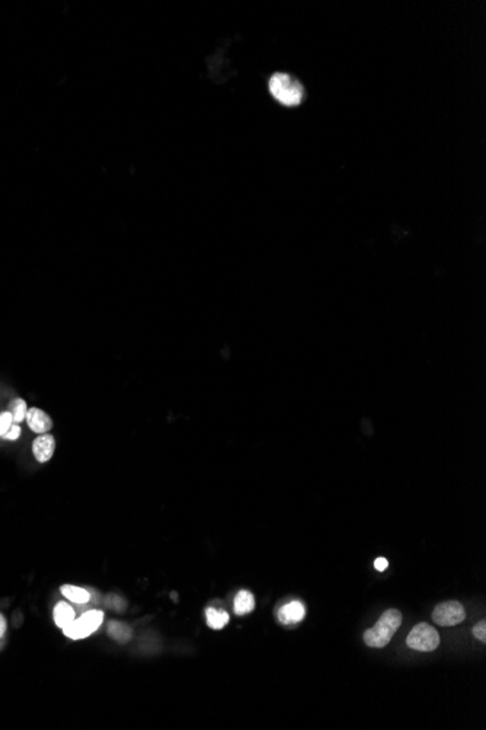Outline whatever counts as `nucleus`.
I'll return each mask as SVG.
<instances>
[{
  "mask_svg": "<svg viewBox=\"0 0 486 730\" xmlns=\"http://www.w3.org/2000/svg\"><path fill=\"white\" fill-rule=\"evenodd\" d=\"M12 424H13V420H12V414L9 411L0 413V438H2L9 430V427Z\"/></svg>",
  "mask_w": 486,
  "mask_h": 730,
  "instance_id": "obj_16",
  "label": "nucleus"
},
{
  "mask_svg": "<svg viewBox=\"0 0 486 730\" xmlns=\"http://www.w3.org/2000/svg\"><path fill=\"white\" fill-rule=\"evenodd\" d=\"M107 607L111 608V610H115V611H122L125 608V600L120 596H115V595H108L107 599Z\"/></svg>",
  "mask_w": 486,
  "mask_h": 730,
  "instance_id": "obj_15",
  "label": "nucleus"
},
{
  "mask_svg": "<svg viewBox=\"0 0 486 730\" xmlns=\"http://www.w3.org/2000/svg\"><path fill=\"white\" fill-rule=\"evenodd\" d=\"M207 615V624L213 630H221L228 622V614L226 611H220L216 608H209L206 611Z\"/></svg>",
  "mask_w": 486,
  "mask_h": 730,
  "instance_id": "obj_13",
  "label": "nucleus"
},
{
  "mask_svg": "<svg viewBox=\"0 0 486 730\" xmlns=\"http://www.w3.org/2000/svg\"><path fill=\"white\" fill-rule=\"evenodd\" d=\"M25 420H27L30 429L37 435L48 433L53 429V420H51V417L45 411L40 409H30Z\"/></svg>",
  "mask_w": 486,
  "mask_h": 730,
  "instance_id": "obj_7",
  "label": "nucleus"
},
{
  "mask_svg": "<svg viewBox=\"0 0 486 730\" xmlns=\"http://www.w3.org/2000/svg\"><path fill=\"white\" fill-rule=\"evenodd\" d=\"M432 620L439 625L453 627L466 620V611L463 605L457 600L443 602L432 611Z\"/></svg>",
  "mask_w": 486,
  "mask_h": 730,
  "instance_id": "obj_5",
  "label": "nucleus"
},
{
  "mask_svg": "<svg viewBox=\"0 0 486 730\" xmlns=\"http://www.w3.org/2000/svg\"><path fill=\"white\" fill-rule=\"evenodd\" d=\"M102 620H104V614L100 611H88L81 618L73 620L69 625H66L63 632L69 639L81 640L95 633L100 627Z\"/></svg>",
  "mask_w": 486,
  "mask_h": 730,
  "instance_id": "obj_4",
  "label": "nucleus"
},
{
  "mask_svg": "<svg viewBox=\"0 0 486 730\" xmlns=\"http://www.w3.org/2000/svg\"><path fill=\"white\" fill-rule=\"evenodd\" d=\"M473 636L482 643L486 641V621H480L473 627Z\"/></svg>",
  "mask_w": 486,
  "mask_h": 730,
  "instance_id": "obj_17",
  "label": "nucleus"
},
{
  "mask_svg": "<svg viewBox=\"0 0 486 730\" xmlns=\"http://www.w3.org/2000/svg\"><path fill=\"white\" fill-rule=\"evenodd\" d=\"M407 647L418 651H432L440 646V634L427 622L417 624L406 637Z\"/></svg>",
  "mask_w": 486,
  "mask_h": 730,
  "instance_id": "obj_3",
  "label": "nucleus"
},
{
  "mask_svg": "<svg viewBox=\"0 0 486 730\" xmlns=\"http://www.w3.org/2000/svg\"><path fill=\"white\" fill-rule=\"evenodd\" d=\"M402 624V614L398 610H388L370 630L364 633V641L369 647L381 649L389 644L393 634Z\"/></svg>",
  "mask_w": 486,
  "mask_h": 730,
  "instance_id": "obj_1",
  "label": "nucleus"
},
{
  "mask_svg": "<svg viewBox=\"0 0 486 730\" xmlns=\"http://www.w3.org/2000/svg\"><path fill=\"white\" fill-rule=\"evenodd\" d=\"M54 622L57 627L64 628L74 620V611L66 602H60L54 608Z\"/></svg>",
  "mask_w": 486,
  "mask_h": 730,
  "instance_id": "obj_10",
  "label": "nucleus"
},
{
  "mask_svg": "<svg viewBox=\"0 0 486 730\" xmlns=\"http://www.w3.org/2000/svg\"><path fill=\"white\" fill-rule=\"evenodd\" d=\"M388 566H389V563H388V560L385 557H378L374 561V567H376L377 571H385L388 569Z\"/></svg>",
  "mask_w": 486,
  "mask_h": 730,
  "instance_id": "obj_19",
  "label": "nucleus"
},
{
  "mask_svg": "<svg viewBox=\"0 0 486 730\" xmlns=\"http://www.w3.org/2000/svg\"><path fill=\"white\" fill-rule=\"evenodd\" d=\"M54 450H56V439L50 433L40 435L33 443V454H34L35 460L41 464H45L51 458H53Z\"/></svg>",
  "mask_w": 486,
  "mask_h": 730,
  "instance_id": "obj_6",
  "label": "nucleus"
},
{
  "mask_svg": "<svg viewBox=\"0 0 486 730\" xmlns=\"http://www.w3.org/2000/svg\"><path fill=\"white\" fill-rule=\"evenodd\" d=\"M19 436H21V427H19L16 423H13V424L9 427V430L2 436V439H6V440H18V439H19Z\"/></svg>",
  "mask_w": 486,
  "mask_h": 730,
  "instance_id": "obj_18",
  "label": "nucleus"
},
{
  "mask_svg": "<svg viewBox=\"0 0 486 730\" xmlns=\"http://www.w3.org/2000/svg\"><path fill=\"white\" fill-rule=\"evenodd\" d=\"M306 610L303 603L299 600H293L290 603H286L284 607H281L278 611V620L283 624H296L304 620Z\"/></svg>",
  "mask_w": 486,
  "mask_h": 730,
  "instance_id": "obj_8",
  "label": "nucleus"
},
{
  "mask_svg": "<svg viewBox=\"0 0 486 730\" xmlns=\"http://www.w3.org/2000/svg\"><path fill=\"white\" fill-rule=\"evenodd\" d=\"M5 633H6V620L2 614H0V639L5 636Z\"/></svg>",
  "mask_w": 486,
  "mask_h": 730,
  "instance_id": "obj_20",
  "label": "nucleus"
},
{
  "mask_svg": "<svg viewBox=\"0 0 486 730\" xmlns=\"http://www.w3.org/2000/svg\"><path fill=\"white\" fill-rule=\"evenodd\" d=\"M9 413L12 414L13 423L18 424V423L23 421V418L27 417V413H28L27 402H25L22 398H15L13 401H11V404H9Z\"/></svg>",
  "mask_w": 486,
  "mask_h": 730,
  "instance_id": "obj_14",
  "label": "nucleus"
},
{
  "mask_svg": "<svg viewBox=\"0 0 486 730\" xmlns=\"http://www.w3.org/2000/svg\"><path fill=\"white\" fill-rule=\"evenodd\" d=\"M108 634L114 640H117L120 643H125V641H129L132 639V628L129 625L122 624V622L112 621L110 624V627H108Z\"/></svg>",
  "mask_w": 486,
  "mask_h": 730,
  "instance_id": "obj_11",
  "label": "nucleus"
},
{
  "mask_svg": "<svg viewBox=\"0 0 486 730\" xmlns=\"http://www.w3.org/2000/svg\"><path fill=\"white\" fill-rule=\"evenodd\" d=\"M255 608V598L248 591H241L235 598V612L238 615H245L252 612Z\"/></svg>",
  "mask_w": 486,
  "mask_h": 730,
  "instance_id": "obj_9",
  "label": "nucleus"
},
{
  "mask_svg": "<svg viewBox=\"0 0 486 730\" xmlns=\"http://www.w3.org/2000/svg\"><path fill=\"white\" fill-rule=\"evenodd\" d=\"M62 593L74 603H86L91 599V593L88 591L71 585L62 586Z\"/></svg>",
  "mask_w": 486,
  "mask_h": 730,
  "instance_id": "obj_12",
  "label": "nucleus"
},
{
  "mask_svg": "<svg viewBox=\"0 0 486 730\" xmlns=\"http://www.w3.org/2000/svg\"><path fill=\"white\" fill-rule=\"evenodd\" d=\"M268 86L271 95L286 107H296L303 101L304 89L301 84L287 73H275Z\"/></svg>",
  "mask_w": 486,
  "mask_h": 730,
  "instance_id": "obj_2",
  "label": "nucleus"
}]
</instances>
